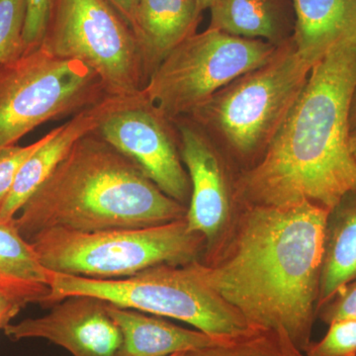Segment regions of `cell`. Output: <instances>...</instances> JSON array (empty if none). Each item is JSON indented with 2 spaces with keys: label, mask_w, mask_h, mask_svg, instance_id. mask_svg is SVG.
I'll return each instance as SVG.
<instances>
[{
  "label": "cell",
  "mask_w": 356,
  "mask_h": 356,
  "mask_svg": "<svg viewBox=\"0 0 356 356\" xmlns=\"http://www.w3.org/2000/svg\"><path fill=\"white\" fill-rule=\"evenodd\" d=\"M238 209L222 242L192 268L250 327L284 330L305 353L330 210L309 201Z\"/></svg>",
  "instance_id": "1"
},
{
  "label": "cell",
  "mask_w": 356,
  "mask_h": 356,
  "mask_svg": "<svg viewBox=\"0 0 356 356\" xmlns=\"http://www.w3.org/2000/svg\"><path fill=\"white\" fill-rule=\"evenodd\" d=\"M356 89V33L312 67L308 81L266 153L234 182L242 206L309 201L331 211L356 191L350 114Z\"/></svg>",
  "instance_id": "2"
},
{
  "label": "cell",
  "mask_w": 356,
  "mask_h": 356,
  "mask_svg": "<svg viewBox=\"0 0 356 356\" xmlns=\"http://www.w3.org/2000/svg\"><path fill=\"white\" fill-rule=\"evenodd\" d=\"M134 161L96 131L81 138L14 218L21 236L156 226L186 216Z\"/></svg>",
  "instance_id": "3"
},
{
  "label": "cell",
  "mask_w": 356,
  "mask_h": 356,
  "mask_svg": "<svg viewBox=\"0 0 356 356\" xmlns=\"http://www.w3.org/2000/svg\"><path fill=\"white\" fill-rule=\"evenodd\" d=\"M313 67L289 39L266 64L238 76L185 117L220 149L250 168L266 153Z\"/></svg>",
  "instance_id": "4"
},
{
  "label": "cell",
  "mask_w": 356,
  "mask_h": 356,
  "mask_svg": "<svg viewBox=\"0 0 356 356\" xmlns=\"http://www.w3.org/2000/svg\"><path fill=\"white\" fill-rule=\"evenodd\" d=\"M29 243L48 270L100 280L130 277L161 264L185 266L200 261L206 248L203 236L189 231L185 218L146 228L50 229Z\"/></svg>",
  "instance_id": "5"
},
{
  "label": "cell",
  "mask_w": 356,
  "mask_h": 356,
  "mask_svg": "<svg viewBox=\"0 0 356 356\" xmlns=\"http://www.w3.org/2000/svg\"><path fill=\"white\" fill-rule=\"evenodd\" d=\"M191 264H161L111 280L50 270L51 293L44 306L51 307L70 296H91L121 308L175 318L220 339L252 331L245 318L206 285Z\"/></svg>",
  "instance_id": "6"
},
{
  "label": "cell",
  "mask_w": 356,
  "mask_h": 356,
  "mask_svg": "<svg viewBox=\"0 0 356 356\" xmlns=\"http://www.w3.org/2000/svg\"><path fill=\"white\" fill-rule=\"evenodd\" d=\"M109 95L90 67L40 44L0 65V149L46 122L74 116Z\"/></svg>",
  "instance_id": "7"
},
{
  "label": "cell",
  "mask_w": 356,
  "mask_h": 356,
  "mask_svg": "<svg viewBox=\"0 0 356 356\" xmlns=\"http://www.w3.org/2000/svg\"><path fill=\"white\" fill-rule=\"evenodd\" d=\"M277 47L218 30L195 33L168 53L140 95L170 121L188 116L220 89L266 64Z\"/></svg>",
  "instance_id": "8"
},
{
  "label": "cell",
  "mask_w": 356,
  "mask_h": 356,
  "mask_svg": "<svg viewBox=\"0 0 356 356\" xmlns=\"http://www.w3.org/2000/svg\"><path fill=\"white\" fill-rule=\"evenodd\" d=\"M41 46L88 65L109 95L135 96L147 83L137 36L107 0H55Z\"/></svg>",
  "instance_id": "9"
},
{
  "label": "cell",
  "mask_w": 356,
  "mask_h": 356,
  "mask_svg": "<svg viewBox=\"0 0 356 356\" xmlns=\"http://www.w3.org/2000/svg\"><path fill=\"white\" fill-rule=\"evenodd\" d=\"M96 133L139 166L168 197L186 206L191 181L180 158L177 129L140 92L119 98Z\"/></svg>",
  "instance_id": "10"
},
{
  "label": "cell",
  "mask_w": 356,
  "mask_h": 356,
  "mask_svg": "<svg viewBox=\"0 0 356 356\" xmlns=\"http://www.w3.org/2000/svg\"><path fill=\"white\" fill-rule=\"evenodd\" d=\"M180 158L191 181L187 226L205 240L209 254L228 233L234 218V184L229 181L222 152L189 117L172 121Z\"/></svg>",
  "instance_id": "11"
},
{
  "label": "cell",
  "mask_w": 356,
  "mask_h": 356,
  "mask_svg": "<svg viewBox=\"0 0 356 356\" xmlns=\"http://www.w3.org/2000/svg\"><path fill=\"white\" fill-rule=\"evenodd\" d=\"M3 332L13 341L46 339L72 356H115L123 341L108 302L91 296L60 300L46 315L7 325Z\"/></svg>",
  "instance_id": "12"
},
{
  "label": "cell",
  "mask_w": 356,
  "mask_h": 356,
  "mask_svg": "<svg viewBox=\"0 0 356 356\" xmlns=\"http://www.w3.org/2000/svg\"><path fill=\"white\" fill-rule=\"evenodd\" d=\"M119 98L107 96L49 132L46 142L21 166L10 193L0 207V219L13 220L16 217L26 201L57 168L77 140L97 130L105 115L113 108Z\"/></svg>",
  "instance_id": "13"
},
{
  "label": "cell",
  "mask_w": 356,
  "mask_h": 356,
  "mask_svg": "<svg viewBox=\"0 0 356 356\" xmlns=\"http://www.w3.org/2000/svg\"><path fill=\"white\" fill-rule=\"evenodd\" d=\"M201 14L197 0H138L134 32L147 81L170 51L197 33Z\"/></svg>",
  "instance_id": "14"
},
{
  "label": "cell",
  "mask_w": 356,
  "mask_h": 356,
  "mask_svg": "<svg viewBox=\"0 0 356 356\" xmlns=\"http://www.w3.org/2000/svg\"><path fill=\"white\" fill-rule=\"evenodd\" d=\"M108 313L121 330V348L115 356H170L208 348L220 341L198 330L173 325L158 316L108 303Z\"/></svg>",
  "instance_id": "15"
},
{
  "label": "cell",
  "mask_w": 356,
  "mask_h": 356,
  "mask_svg": "<svg viewBox=\"0 0 356 356\" xmlns=\"http://www.w3.org/2000/svg\"><path fill=\"white\" fill-rule=\"evenodd\" d=\"M209 29L278 47L295 30L292 0H217L209 9Z\"/></svg>",
  "instance_id": "16"
},
{
  "label": "cell",
  "mask_w": 356,
  "mask_h": 356,
  "mask_svg": "<svg viewBox=\"0 0 356 356\" xmlns=\"http://www.w3.org/2000/svg\"><path fill=\"white\" fill-rule=\"evenodd\" d=\"M293 34L301 57L315 65L334 44L356 33V0H292Z\"/></svg>",
  "instance_id": "17"
},
{
  "label": "cell",
  "mask_w": 356,
  "mask_h": 356,
  "mask_svg": "<svg viewBox=\"0 0 356 356\" xmlns=\"http://www.w3.org/2000/svg\"><path fill=\"white\" fill-rule=\"evenodd\" d=\"M0 292L24 308L44 305L51 293L50 270L13 220L0 219Z\"/></svg>",
  "instance_id": "18"
},
{
  "label": "cell",
  "mask_w": 356,
  "mask_h": 356,
  "mask_svg": "<svg viewBox=\"0 0 356 356\" xmlns=\"http://www.w3.org/2000/svg\"><path fill=\"white\" fill-rule=\"evenodd\" d=\"M356 280V191L330 211L325 224L317 312L337 290Z\"/></svg>",
  "instance_id": "19"
},
{
  "label": "cell",
  "mask_w": 356,
  "mask_h": 356,
  "mask_svg": "<svg viewBox=\"0 0 356 356\" xmlns=\"http://www.w3.org/2000/svg\"><path fill=\"white\" fill-rule=\"evenodd\" d=\"M189 356H307L282 329H252L241 336L225 337Z\"/></svg>",
  "instance_id": "20"
},
{
  "label": "cell",
  "mask_w": 356,
  "mask_h": 356,
  "mask_svg": "<svg viewBox=\"0 0 356 356\" xmlns=\"http://www.w3.org/2000/svg\"><path fill=\"white\" fill-rule=\"evenodd\" d=\"M26 13L27 0H0V65L24 54Z\"/></svg>",
  "instance_id": "21"
},
{
  "label": "cell",
  "mask_w": 356,
  "mask_h": 356,
  "mask_svg": "<svg viewBox=\"0 0 356 356\" xmlns=\"http://www.w3.org/2000/svg\"><path fill=\"white\" fill-rule=\"evenodd\" d=\"M305 353L307 356H356L355 318L332 321L325 337L311 343Z\"/></svg>",
  "instance_id": "22"
},
{
  "label": "cell",
  "mask_w": 356,
  "mask_h": 356,
  "mask_svg": "<svg viewBox=\"0 0 356 356\" xmlns=\"http://www.w3.org/2000/svg\"><path fill=\"white\" fill-rule=\"evenodd\" d=\"M49 133L27 146L10 145L0 149V207L10 193L15 178L26 159L48 139Z\"/></svg>",
  "instance_id": "23"
},
{
  "label": "cell",
  "mask_w": 356,
  "mask_h": 356,
  "mask_svg": "<svg viewBox=\"0 0 356 356\" xmlns=\"http://www.w3.org/2000/svg\"><path fill=\"white\" fill-rule=\"evenodd\" d=\"M55 0H27L24 27L25 51L36 48L43 41Z\"/></svg>",
  "instance_id": "24"
},
{
  "label": "cell",
  "mask_w": 356,
  "mask_h": 356,
  "mask_svg": "<svg viewBox=\"0 0 356 356\" xmlns=\"http://www.w3.org/2000/svg\"><path fill=\"white\" fill-rule=\"evenodd\" d=\"M317 317L327 325L337 318L356 320V280L337 290L332 299L318 309Z\"/></svg>",
  "instance_id": "25"
},
{
  "label": "cell",
  "mask_w": 356,
  "mask_h": 356,
  "mask_svg": "<svg viewBox=\"0 0 356 356\" xmlns=\"http://www.w3.org/2000/svg\"><path fill=\"white\" fill-rule=\"evenodd\" d=\"M22 309V307L11 301L6 295L0 292V330L4 331L7 325L13 324L11 322L13 318L20 313Z\"/></svg>",
  "instance_id": "26"
},
{
  "label": "cell",
  "mask_w": 356,
  "mask_h": 356,
  "mask_svg": "<svg viewBox=\"0 0 356 356\" xmlns=\"http://www.w3.org/2000/svg\"><path fill=\"white\" fill-rule=\"evenodd\" d=\"M112 6L123 16L129 25L134 30L135 24L136 9H137L138 0H107Z\"/></svg>",
  "instance_id": "27"
},
{
  "label": "cell",
  "mask_w": 356,
  "mask_h": 356,
  "mask_svg": "<svg viewBox=\"0 0 356 356\" xmlns=\"http://www.w3.org/2000/svg\"><path fill=\"white\" fill-rule=\"evenodd\" d=\"M350 126L351 131L356 129V89L355 95H353V102H351L350 114Z\"/></svg>",
  "instance_id": "28"
},
{
  "label": "cell",
  "mask_w": 356,
  "mask_h": 356,
  "mask_svg": "<svg viewBox=\"0 0 356 356\" xmlns=\"http://www.w3.org/2000/svg\"><path fill=\"white\" fill-rule=\"evenodd\" d=\"M350 149L351 154H353V159H355L356 163V129L350 132Z\"/></svg>",
  "instance_id": "29"
},
{
  "label": "cell",
  "mask_w": 356,
  "mask_h": 356,
  "mask_svg": "<svg viewBox=\"0 0 356 356\" xmlns=\"http://www.w3.org/2000/svg\"><path fill=\"white\" fill-rule=\"evenodd\" d=\"M217 0H197L198 8L201 13L206 9H210Z\"/></svg>",
  "instance_id": "30"
},
{
  "label": "cell",
  "mask_w": 356,
  "mask_h": 356,
  "mask_svg": "<svg viewBox=\"0 0 356 356\" xmlns=\"http://www.w3.org/2000/svg\"><path fill=\"white\" fill-rule=\"evenodd\" d=\"M170 356H189V351H180Z\"/></svg>",
  "instance_id": "31"
}]
</instances>
